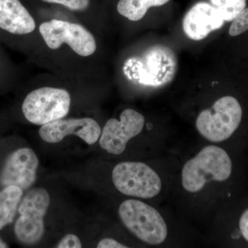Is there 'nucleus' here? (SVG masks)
I'll use <instances>...</instances> for the list:
<instances>
[{
    "instance_id": "f3484780",
    "label": "nucleus",
    "mask_w": 248,
    "mask_h": 248,
    "mask_svg": "<svg viewBox=\"0 0 248 248\" xmlns=\"http://www.w3.org/2000/svg\"><path fill=\"white\" fill-rule=\"evenodd\" d=\"M232 22L229 30L232 37L241 35L248 31V7L245 8Z\"/></svg>"
},
{
    "instance_id": "39448f33",
    "label": "nucleus",
    "mask_w": 248,
    "mask_h": 248,
    "mask_svg": "<svg viewBox=\"0 0 248 248\" xmlns=\"http://www.w3.org/2000/svg\"><path fill=\"white\" fill-rule=\"evenodd\" d=\"M71 104V95L66 90L47 86L29 93L21 108L28 122L42 125L66 117Z\"/></svg>"
},
{
    "instance_id": "20e7f679",
    "label": "nucleus",
    "mask_w": 248,
    "mask_h": 248,
    "mask_svg": "<svg viewBox=\"0 0 248 248\" xmlns=\"http://www.w3.org/2000/svg\"><path fill=\"white\" fill-rule=\"evenodd\" d=\"M50 198L44 188L32 189L22 197L18 207L19 217L14 223V234L20 244H37L45 232V217Z\"/></svg>"
},
{
    "instance_id": "0eeeda50",
    "label": "nucleus",
    "mask_w": 248,
    "mask_h": 248,
    "mask_svg": "<svg viewBox=\"0 0 248 248\" xmlns=\"http://www.w3.org/2000/svg\"><path fill=\"white\" fill-rule=\"evenodd\" d=\"M39 31L46 45L52 50L66 45L77 55L84 58L93 55L97 50L94 36L79 24L54 19L42 23Z\"/></svg>"
},
{
    "instance_id": "2eb2a0df",
    "label": "nucleus",
    "mask_w": 248,
    "mask_h": 248,
    "mask_svg": "<svg viewBox=\"0 0 248 248\" xmlns=\"http://www.w3.org/2000/svg\"><path fill=\"white\" fill-rule=\"evenodd\" d=\"M170 0H120L117 9L121 16L137 22L146 16L147 11L154 6H163Z\"/></svg>"
},
{
    "instance_id": "9b49d317",
    "label": "nucleus",
    "mask_w": 248,
    "mask_h": 248,
    "mask_svg": "<svg viewBox=\"0 0 248 248\" xmlns=\"http://www.w3.org/2000/svg\"><path fill=\"white\" fill-rule=\"evenodd\" d=\"M102 133L99 124L92 118L68 119L53 121L42 125L39 130L40 138L47 143L60 142L65 137L73 135L79 137L87 144L98 141Z\"/></svg>"
},
{
    "instance_id": "9d476101",
    "label": "nucleus",
    "mask_w": 248,
    "mask_h": 248,
    "mask_svg": "<svg viewBox=\"0 0 248 248\" xmlns=\"http://www.w3.org/2000/svg\"><path fill=\"white\" fill-rule=\"evenodd\" d=\"M139 81L141 84L160 86L173 79L177 71V59L172 50L155 46L147 50L141 62Z\"/></svg>"
},
{
    "instance_id": "f03ea898",
    "label": "nucleus",
    "mask_w": 248,
    "mask_h": 248,
    "mask_svg": "<svg viewBox=\"0 0 248 248\" xmlns=\"http://www.w3.org/2000/svg\"><path fill=\"white\" fill-rule=\"evenodd\" d=\"M119 215L125 228L143 242L157 246L166 241L167 224L151 205L140 200H126L121 204Z\"/></svg>"
},
{
    "instance_id": "412c9836",
    "label": "nucleus",
    "mask_w": 248,
    "mask_h": 248,
    "mask_svg": "<svg viewBox=\"0 0 248 248\" xmlns=\"http://www.w3.org/2000/svg\"><path fill=\"white\" fill-rule=\"evenodd\" d=\"M239 228L244 239L248 241V209L242 214L240 218Z\"/></svg>"
},
{
    "instance_id": "dca6fc26",
    "label": "nucleus",
    "mask_w": 248,
    "mask_h": 248,
    "mask_svg": "<svg viewBox=\"0 0 248 248\" xmlns=\"http://www.w3.org/2000/svg\"><path fill=\"white\" fill-rule=\"evenodd\" d=\"M225 22H232L246 8V0H210Z\"/></svg>"
},
{
    "instance_id": "5701e85b",
    "label": "nucleus",
    "mask_w": 248,
    "mask_h": 248,
    "mask_svg": "<svg viewBox=\"0 0 248 248\" xmlns=\"http://www.w3.org/2000/svg\"><path fill=\"white\" fill-rule=\"evenodd\" d=\"M2 71L3 68L2 66H1V60H0V78H1V76H2ZM0 79H1V78H0Z\"/></svg>"
},
{
    "instance_id": "7ed1b4c3",
    "label": "nucleus",
    "mask_w": 248,
    "mask_h": 248,
    "mask_svg": "<svg viewBox=\"0 0 248 248\" xmlns=\"http://www.w3.org/2000/svg\"><path fill=\"white\" fill-rule=\"evenodd\" d=\"M242 115V108L237 99L225 96L218 99L210 108L201 112L196 121V127L205 140L223 141L236 131Z\"/></svg>"
},
{
    "instance_id": "6e6552de",
    "label": "nucleus",
    "mask_w": 248,
    "mask_h": 248,
    "mask_svg": "<svg viewBox=\"0 0 248 248\" xmlns=\"http://www.w3.org/2000/svg\"><path fill=\"white\" fill-rule=\"evenodd\" d=\"M38 166V157L31 148L22 147L10 152L0 169V190L10 186L29 190L35 184Z\"/></svg>"
},
{
    "instance_id": "a211bd4d",
    "label": "nucleus",
    "mask_w": 248,
    "mask_h": 248,
    "mask_svg": "<svg viewBox=\"0 0 248 248\" xmlns=\"http://www.w3.org/2000/svg\"><path fill=\"white\" fill-rule=\"evenodd\" d=\"M45 2L61 4L73 11H83L89 8L90 0H42Z\"/></svg>"
},
{
    "instance_id": "4be33fe9",
    "label": "nucleus",
    "mask_w": 248,
    "mask_h": 248,
    "mask_svg": "<svg viewBox=\"0 0 248 248\" xmlns=\"http://www.w3.org/2000/svg\"><path fill=\"white\" fill-rule=\"evenodd\" d=\"M9 248V244L4 241L2 238L0 236V248Z\"/></svg>"
},
{
    "instance_id": "ddd939ff",
    "label": "nucleus",
    "mask_w": 248,
    "mask_h": 248,
    "mask_svg": "<svg viewBox=\"0 0 248 248\" xmlns=\"http://www.w3.org/2000/svg\"><path fill=\"white\" fill-rule=\"evenodd\" d=\"M35 29V19L20 0H0V32L22 37Z\"/></svg>"
},
{
    "instance_id": "1a4fd4ad",
    "label": "nucleus",
    "mask_w": 248,
    "mask_h": 248,
    "mask_svg": "<svg viewBox=\"0 0 248 248\" xmlns=\"http://www.w3.org/2000/svg\"><path fill=\"white\" fill-rule=\"evenodd\" d=\"M144 117L138 111L128 108L120 115V120L110 119L103 128L99 144L110 154L123 153L131 139L141 133L144 127Z\"/></svg>"
},
{
    "instance_id": "f8f14e48",
    "label": "nucleus",
    "mask_w": 248,
    "mask_h": 248,
    "mask_svg": "<svg viewBox=\"0 0 248 248\" xmlns=\"http://www.w3.org/2000/svg\"><path fill=\"white\" fill-rule=\"evenodd\" d=\"M225 20L218 10L206 2L194 5L183 20V29L191 40L200 41L208 37L213 31L224 25Z\"/></svg>"
},
{
    "instance_id": "6ab92c4d",
    "label": "nucleus",
    "mask_w": 248,
    "mask_h": 248,
    "mask_svg": "<svg viewBox=\"0 0 248 248\" xmlns=\"http://www.w3.org/2000/svg\"><path fill=\"white\" fill-rule=\"evenodd\" d=\"M82 247L81 241L76 235L68 234L65 235L57 245L58 248H81Z\"/></svg>"
},
{
    "instance_id": "4468645a",
    "label": "nucleus",
    "mask_w": 248,
    "mask_h": 248,
    "mask_svg": "<svg viewBox=\"0 0 248 248\" xmlns=\"http://www.w3.org/2000/svg\"><path fill=\"white\" fill-rule=\"evenodd\" d=\"M23 195L24 190L17 186L0 190V231L14 223Z\"/></svg>"
},
{
    "instance_id": "aec40b11",
    "label": "nucleus",
    "mask_w": 248,
    "mask_h": 248,
    "mask_svg": "<svg viewBox=\"0 0 248 248\" xmlns=\"http://www.w3.org/2000/svg\"><path fill=\"white\" fill-rule=\"evenodd\" d=\"M98 248H128L125 245L121 244L117 240L113 239H104L99 241L97 245Z\"/></svg>"
},
{
    "instance_id": "f257e3e1",
    "label": "nucleus",
    "mask_w": 248,
    "mask_h": 248,
    "mask_svg": "<svg viewBox=\"0 0 248 248\" xmlns=\"http://www.w3.org/2000/svg\"><path fill=\"white\" fill-rule=\"evenodd\" d=\"M232 170V161L226 151L213 145L205 147L183 167V187L189 193H197L207 183L227 180Z\"/></svg>"
},
{
    "instance_id": "423d86ee",
    "label": "nucleus",
    "mask_w": 248,
    "mask_h": 248,
    "mask_svg": "<svg viewBox=\"0 0 248 248\" xmlns=\"http://www.w3.org/2000/svg\"><path fill=\"white\" fill-rule=\"evenodd\" d=\"M112 179L116 188L121 193L138 198L156 197L162 187L157 173L142 162L120 163L112 170Z\"/></svg>"
}]
</instances>
